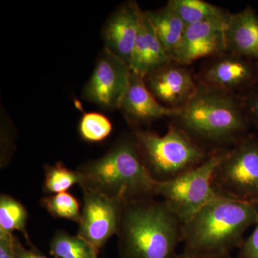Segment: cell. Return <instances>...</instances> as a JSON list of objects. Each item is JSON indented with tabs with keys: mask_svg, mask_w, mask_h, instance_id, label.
<instances>
[{
	"mask_svg": "<svg viewBox=\"0 0 258 258\" xmlns=\"http://www.w3.org/2000/svg\"><path fill=\"white\" fill-rule=\"evenodd\" d=\"M172 120L211 152L232 147L249 134L251 126L240 95L199 82L192 98Z\"/></svg>",
	"mask_w": 258,
	"mask_h": 258,
	"instance_id": "6da1fadb",
	"label": "cell"
},
{
	"mask_svg": "<svg viewBox=\"0 0 258 258\" xmlns=\"http://www.w3.org/2000/svg\"><path fill=\"white\" fill-rule=\"evenodd\" d=\"M182 227L163 200L125 202L117 234L119 258H176Z\"/></svg>",
	"mask_w": 258,
	"mask_h": 258,
	"instance_id": "7a4b0ae2",
	"label": "cell"
},
{
	"mask_svg": "<svg viewBox=\"0 0 258 258\" xmlns=\"http://www.w3.org/2000/svg\"><path fill=\"white\" fill-rule=\"evenodd\" d=\"M80 186L124 202L157 196V181L147 170L133 132L125 134L98 159L78 167Z\"/></svg>",
	"mask_w": 258,
	"mask_h": 258,
	"instance_id": "3957f363",
	"label": "cell"
},
{
	"mask_svg": "<svg viewBox=\"0 0 258 258\" xmlns=\"http://www.w3.org/2000/svg\"><path fill=\"white\" fill-rule=\"evenodd\" d=\"M258 220V203L218 197L183 224L184 252L225 255L239 249Z\"/></svg>",
	"mask_w": 258,
	"mask_h": 258,
	"instance_id": "277c9868",
	"label": "cell"
},
{
	"mask_svg": "<svg viewBox=\"0 0 258 258\" xmlns=\"http://www.w3.org/2000/svg\"><path fill=\"white\" fill-rule=\"evenodd\" d=\"M133 134L144 164L156 181L177 177L203 164L214 152L173 123L164 135L142 128H134Z\"/></svg>",
	"mask_w": 258,
	"mask_h": 258,
	"instance_id": "5b68a950",
	"label": "cell"
},
{
	"mask_svg": "<svg viewBox=\"0 0 258 258\" xmlns=\"http://www.w3.org/2000/svg\"><path fill=\"white\" fill-rule=\"evenodd\" d=\"M217 196L258 203V135L248 134L225 149L213 174Z\"/></svg>",
	"mask_w": 258,
	"mask_h": 258,
	"instance_id": "8992f818",
	"label": "cell"
},
{
	"mask_svg": "<svg viewBox=\"0 0 258 258\" xmlns=\"http://www.w3.org/2000/svg\"><path fill=\"white\" fill-rule=\"evenodd\" d=\"M225 150L215 151L203 164L174 179L157 181L156 195L163 198L183 224L207 204L218 198L212 181Z\"/></svg>",
	"mask_w": 258,
	"mask_h": 258,
	"instance_id": "52a82bcc",
	"label": "cell"
},
{
	"mask_svg": "<svg viewBox=\"0 0 258 258\" xmlns=\"http://www.w3.org/2000/svg\"><path fill=\"white\" fill-rule=\"evenodd\" d=\"M131 74L126 62L103 48L83 88V99L104 110L119 109L128 88Z\"/></svg>",
	"mask_w": 258,
	"mask_h": 258,
	"instance_id": "ba28073f",
	"label": "cell"
},
{
	"mask_svg": "<svg viewBox=\"0 0 258 258\" xmlns=\"http://www.w3.org/2000/svg\"><path fill=\"white\" fill-rule=\"evenodd\" d=\"M83 207L77 235L99 252L119 230L124 201L108 198L92 190L83 189Z\"/></svg>",
	"mask_w": 258,
	"mask_h": 258,
	"instance_id": "9c48e42d",
	"label": "cell"
},
{
	"mask_svg": "<svg viewBox=\"0 0 258 258\" xmlns=\"http://www.w3.org/2000/svg\"><path fill=\"white\" fill-rule=\"evenodd\" d=\"M198 82L242 95L258 82V62L231 52H222L208 58Z\"/></svg>",
	"mask_w": 258,
	"mask_h": 258,
	"instance_id": "30bf717a",
	"label": "cell"
},
{
	"mask_svg": "<svg viewBox=\"0 0 258 258\" xmlns=\"http://www.w3.org/2000/svg\"><path fill=\"white\" fill-rule=\"evenodd\" d=\"M144 80L161 104L179 111L189 103L198 86L187 66L174 61L148 75Z\"/></svg>",
	"mask_w": 258,
	"mask_h": 258,
	"instance_id": "8fae6325",
	"label": "cell"
},
{
	"mask_svg": "<svg viewBox=\"0 0 258 258\" xmlns=\"http://www.w3.org/2000/svg\"><path fill=\"white\" fill-rule=\"evenodd\" d=\"M143 11L135 1L120 5L107 19L102 30L104 48L130 64Z\"/></svg>",
	"mask_w": 258,
	"mask_h": 258,
	"instance_id": "7c38bea8",
	"label": "cell"
},
{
	"mask_svg": "<svg viewBox=\"0 0 258 258\" xmlns=\"http://www.w3.org/2000/svg\"><path fill=\"white\" fill-rule=\"evenodd\" d=\"M227 22H204L186 27L172 61L188 66L226 52L224 32Z\"/></svg>",
	"mask_w": 258,
	"mask_h": 258,
	"instance_id": "4fadbf2b",
	"label": "cell"
},
{
	"mask_svg": "<svg viewBox=\"0 0 258 258\" xmlns=\"http://www.w3.org/2000/svg\"><path fill=\"white\" fill-rule=\"evenodd\" d=\"M118 110L133 129L162 118H173L179 112L161 104L147 88L144 78L133 72Z\"/></svg>",
	"mask_w": 258,
	"mask_h": 258,
	"instance_id": "5bb4252c",
	"label": "cell"
},
{
	"mask_svg": "<svg viewBox=\"0 0 258 258\" xmlns=\"http://www.w3.org/2000/svg\"><path fill=\"white\" fill-rule=\"evenodd\" d=\"M224 33L226 52L258 62V15L252 7L231 14Z\"/></svg>",
	"mask_w": 258,
	"mask_h": 258,
	"instance_id": "9a60e30c",
	"label": "cell"
},
{
	"mask_svg": "<svg viewBox=\"0 0 258 258\" xmlns=\"http://www.w3.org/2000/svg\"><path fill=\"white\" fill-rule=\"evenodd\" d=\"M171 61L143 11L129 64L131 71L145 78Z\"/></svg>",
	"mask_w": 258,
	"mask_h": 258,
	"instance_id": "2e32d148",
	"label": "cell"
},
{
	"mask_svg": "<svg viewBox=\"0 0 258 258\" xmlns=\"http://www.w3.org/2000/svg\"><path fill=\"white\" fill-rule=\"evenodd\" d=\"M164 50L171 60L179 48L186 26L169 3L164 8L144 11Z\"/></svg>",
	"mask_w": 258,
	"mask_h": 258,
	"instance_id": "e0dca14e",
	"label": "cell"
},
{
	"mask_svg": "<svg viewBox=\"0 0 258 258\" xmlns=\"http://www.w3.org/2000/svg\"><path fill=\"white\" fill-rule=\"evenodd\" d=\"M169 5L186 27L209 21H227L230 13L203 0H170Z\"/></svg>",
	"mask_w": 258,
	"mask_h": 258,
	"instance_id": "ac0fdd59",
	"label": "cell"
},
{
	"mask_svg": "<svg viewBox=\"0 0 258 258\" xmlns=\"http://www.w3.org/2000/svg\"><path fill=\"white\" fill-rule=\"evenodd\" d=\"M98 250L79 235L64 230L54 234L50 242V254L53 258H99Z\"/></svg>",
	"mask_w": 258,
	"mask_h": 258,
	"instance_id": "d6986e66",
	"label": "cell"
},
{
	"mask_svg": "<svg viewBox=\"0 0 258 258\" xmlns=\"http://www.w3.org/2000/svg\"><path fill=\"white\" fill-rule=\"evenodd\" d=\"M28 212L23 204L9 195L0 196V232L13 234L18 231L23 234L29 245H32L27 230Z\"/></svg>",
	"mask_w": 258,
	"mask_h": 258,
	"instance_id": "ffe728a7",
	"label": "cell"
},
{
	"mask_svg": "<svg viewBox=\"0 0 258 258\" xmlns=\"http://www.w3.org/2000/svg\"><path fill=\"white\" fill-rule=\"evenodd\" d=\"M81 176L78 170L74 171L62 162L45 166L44 192L49 195L63 193L76 184H81Z\"/></svg>",
	"mask_w": 258,
	"mask_h": 258,
	"instance_id": "44dd1931",
	"label": "cell"
},
{
	"mask_svg": "<svg viewBox=\"0 0 258 258\" xmlns=\"http://www.w3.org/2000/svg\"><path fill=\"white\" fill-rule=\"evenodd\" d=\"M40 205L54 218L71 220L78 224L81 220L79 202L68 191L44 197L40 200Z\"/></svg>",
	"mask_w": 258,
	"mask_h": 258,
	"instance_id": "7402d4cb",
	"label": "cell"
},
{
	"mask_svg": "<svg viewBox=\"0 0 258 258\" xmlns=\"http://www.w3.org/2000/svg\"><path fill=\"white\" fill-rule=\"evenodd\" d=\"M113 132L111 120L101 113H86L79 122L80 137L85 142L98 143L108 138Z\"/></svg>",
	"mask_w": 258,
	"mask_h": 258,
	"instance_id": "603a6c76",
	"label": "cell"
},
{
	"mask_svg": "<svg viewBox=\"0 0 258 258\" xmlns=\"http://www.w3.org/2000/svg\"><path fill=\"white\" fill-rule=\"evenodd\" d=\"M240 96L249 123L257 130L258 135V82L253 87Z\"/></svg>",
	"mask_w": 258,
	"mask_h": 258,
	"instance_id": "cb8c5ba5",
	"label": "cell"
},
{
	"mask_svg": "<svg viewBox=\"0 0 258 258\" xmlns=\"http://www.w3.org/2000/svg\"><path fill=\"white\" fill-rule=\"evenodd\" d=\"M237 258H258V220L252 233L244 238Z\"/></svg>",
	"mask_w": 258,
	"mask_h": 258,
	"instance_id": "d4e9b609",
	"label": "cell"
},
{
	"mask_svg": "<svg viewBox=\"0 0 258 258\" xmlns=\"http://www.w3.org/2000/svg\"><path fill=\"white\" fill-rule=\"evenodd\" d=\"M14 236L0 232V258H15Z\"/></svg>",
	"mask_w": 258,
	"mask_h": 258,
	"instance_id": "484cf974",
	"label": "cell"
},
{
	"mask_svg": "<svg viewBox=\"0 0 258 258\" xmlns=\"http://www.w3.org/2000/svg\"><path fill=\"white\" fill-rule=\"evenodd\" d=\"M15 258H50L35 249H28L22 244L18 237L14 236Z\"/></svg>",
	"mask_w": 258,
	"mask_h": 258,
	"instance_id": "4316f807",
	"label": "cell"
},
{
	"mask_svg": "<svg viewBox=\"0 0 258 258\" xmlns=\"http://www.w3.org/2000/svg\"><path fill=\"white\" fill-rule=\"evenodd\" d=\"M176 258H232L230 254H225V255H198V254H191L186 253L183 252L182 253L179 254Z\"/></svg>",
	"mask_w": 258,
	"mask_h": 258,
	"instance_id": "83f0119b",
	"label": "cell"
}]
</instances>
